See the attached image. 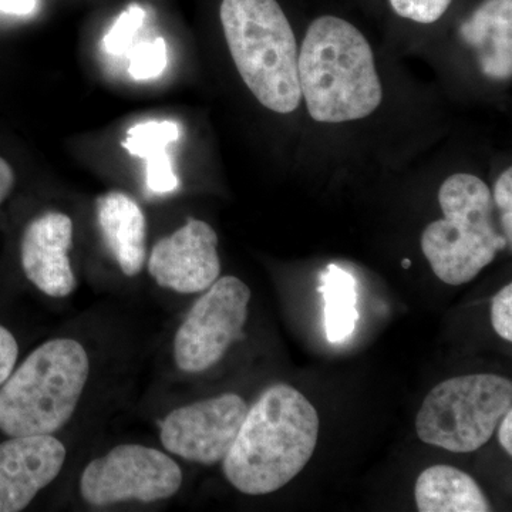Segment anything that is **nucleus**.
<instances>
[{
  "label": "nucleus",
  "mask_w": 512,
  "mask_h": 512,
  "mask_svg": "<svg viewBox=\"0 0 512 512\" xmlns=\"http://www.w3.org/2000/svg\"><path fill=\"white\" fill-rule=\"evenodd\" d=\"M511 409L512 383L505 377H454L427 394L416 417L417 436L451 453H473L493 439Z\"/></svg>",
  "instance_id": "423d86ee"
},
{
  "label": "nucleus",
  "mask_w": 512,
  "mask_h": 512,
  "mask_svg": "<svg viewBox=\"0 0 512 512\" xmlns=\"http://www.w3.org/2000/svg\"><path fill=\"white\" fill-rule=\"evenodd\" d=\"M318 291L325 302V332L330 343H342L355 332L360 315L357 311L355 276L340 266L329 265L320 274Z\"/></svg>",
  "instance_id": "f3484780"
},
{
  "label": "nucleus",
  "mask_w": 512,
  "mask_h": 512,
  "mask_svg": "<svg viewBox=\"0 0 512 512\" xmlns=\"http://www.w3.org/2000/svg\"><path fill=\"white\" fill-rule=\"evenodd\" d=\"M439 202L444 218L424 229L421 249L441 282L468 284L510 247L495 227L493 194L476 175L454 174L441 185Z\"/></svg>",
  "instance_id": "39448f33"
},
{
  "label": "nucleus",
  "mask_w": 512,
  "mask_h": 512,
  "mask_svg": "<svg viewBox=\"0 0 512 512\" xmlns=\"http://www.w3.org/2000/svg\"><path fill=\"white\" fill-rule=\"evenodd\" d=\"M73 221L63 212H46L35 218L20 245L22 268L30 282L47 296L66 298L76 289L70 264Z\"/></svg>",
  "instance_id": "f8f14e48"
},
{
  "label": "nucleus",
  "mask_w": 512,
  "mask_h": 512,
  "mask_svg": "<svg viewBox=\"0 0 512 512\" xmlns=\"http://www.w3.org/2000/svg\"><path fill=\"white\" fill-rule=\"evenodd\" d=\"M89 373V356L77 340L43 343L0 384V431L20 437L63 429L76 412Z\"/></svg>",
  "instance_id": "20e7f679"
},
{
  "label": "nucleus",
  "mask_w": 512,
  "mask_h": 512,
  "mask_svg": "<svg viewBox=\"0 0 512 512\" xmlns=\"http://www.w3.org/2000/svg\"><path fill=\"white\" fill-rule=\"evenodd\" d=\"M19 346L15 336L0 325V384L5 382L18 362Z\"/></svg>",
  "instance_id": "5701e85b"
},
{
  "label": "nucleus",
  "mask_w": 512,
  "mask_h": 512,
  "mask_svg": "<svg viewBox=\"0 0 512 512\" xmlns=\"http://www.w3.org/2000/svg\"><path fill=\"white\" fill-rule=\"evenodd\" d=\"M128 73L134 80L156 79L167 66V45L163 37L140 43L130 52Z\"/></svg>",
  "instance_id": "a211bd4d"
},
{
  "label": "nucleus",
  "mask_w": 512,
  "mask_h": 512,
  "mask_svg": "<svg viewBox=\"0 0 512 512\" xmlns=\"http://www.w3.org/2000/svg\"><path fill=\"white\" fill-rule=\"evenodd\" d=\"M247 412V402L235 393L188 404L165 417L161 443L184 460L214 466L227 457Z\"/></svg>",
  "instance_id": "1a4fd4ad"
},
{
  "label": "nucleus",
  "mask_w": 512,
  "mask_h": 512,
  "mask_svg": "<svg viewBox=\"0 0 512 512\" xmlns=\"http://www.w3.org/2000/svg\"><path fill=\"white\" fill-rule=\"evenodd\" d=\"M251 291L235 276L218 278L192 305L174 339V359L183 372L201 373L217 365L244 336Z\"/></svg>",
  "instance_id": "6e6552de"
},
{
  "label": "nucleus",
  "mask_w": 512,
  "mask_h": 512,
  "mask_svg": "<svg viewBox=\"0 0 512 512\" xmlns=\"http://www.w3.org/2000/svg\"><path fill=\"white\" fill-rule=\"evenodd\" d=\"M220 16L235 66L259 103L279 114L298 109V46L279 3L222 0Z\"/></svg>",
  "instance_id": "7ed1b4c3"
},
{
  "label": "nucleus",
  "mask_w": 512,
  "mask_h": 512,
  "mask_svg": "<svg viewBox=\"0 0 512 512\" xmlns=\"http://www.w3.org/2000/svg\"><path fill=\"white\" fill-rule=\"evenodd\" d=\"M402 265L404 269H409L412 266V261L410 259H403Z\"/></svg>",
  "instance_id": "bb28decb"
},
{
  "label": "nucleus",
  "mask_w": 512,
  "mask_h": 512,
  "mask_svg": "<svg viewBox=\"0 0 512 512\" xmlns=\"http://www.w3.org/2000/svg\"><path fill=\"white\" fill-rule=\"evenodd\" d=\"M178 137L180 128L174 121L153 120L131 127L123 141V147L131 156L146 160L148 190L156 194H165L178 187V180L167 153L168 144L177 141Z\"/></svg>",
  "instance_id": "dca6fc26"
},
{
  "label": "nucleus",
  "mask_w": 512,
  "mask_h": 512,
  "mask_svg": "<svg viewBox=\"0 0 512 512\" xmlns=\"http://www.w3.org/2000/svg\"><path fill=\"white\" fill-rule=\"evenodd\" d=\"M298 73L306 107L319 123L365 119L382 103L369 42L352 23L336 16L313 20L299 53Z\"/></svg>",
  "instance_id": "f03ea898"
},
{
  "label": "nucleus",
  "mask_w": 512,
  "mask_h": 512,
  "mask_svg": "<svg viewBox=\"0 0 512 512\" xmlns=\"http://www.w3.org/2000/svg\"><path fill=\"white\" fill-rule=\"evenodd\" d=\"M319 416L295 387H268L248 409L237 439L222 461L232 487L247 495L281 490L315 453Z\"/></svg>",
  "instance_id": "f257e3e1"
},
{
  "label": "nucleus",
  "mask_w": 512,
  "mask_h": 512,
  "mask_svg": "<svg viewBox=\"0 0 512 512\" xmlns=\"http://www.w3.org/2000/svg\"><path fill=\"white\" fill-rule=\"evenodd\" d=\"M498 440L508 456L512 454V409L507 412L498 424Z\"/></svg>",
  "instance_id": "a878e982"
},
{
  "label": "nucleus",
  "mask_w": 512,
  "mask_h": 512,
  "mask_svg": "<svg viewBox=\"0 0 512 512\" xmlns=\"http://www.w3.org/2000/svg\"><path fill=\"white\" fill-rule=\"evenodd\" d=\"M66 461V447L53 434L20 436L0 444V512L25 510L52 484Z\"/></svg>",
  "instance_id": "9b49d317"
},
{
  "label": "nucleus",
  "mask_w": 512,
  "mask_h": 512,
  "mask_svg": "<svg viewBox=\"0 0 512 512\" xmlns=\"http://www.w3.org/2000/svg\"><path fill=\"white\" fill-rule=\"evenodd\" d=\"M146 10L138 5L128 6L114 23L113 28L104 36V49L114 56L126 55L133 45L136 33L143 26Z\"/></svg>",
  "instance_id": "6ab92c4d"
},
{
  "label": "nucleus",
  "mask_w": 512,
  "mask_h": 512,
  "mask_svg": "<svg viewBox=\"0 0 512 512\" xmlns=\"http://www.w3.org/2000/svg\"><path fill=\"white\" fill-rule=\"evenodd\" d=\"M96 212L104 242L123 274H140L147 254V221L140 205L124 192L110 191L97 198Z\"/></svg>",
  "instance_id": "ddd939ff"
},
{
  "label": "nucleus",
  "mask_w": 512,
  "mask_h": 512,
  "mask_svg": "<svg viewBox=\"0 0 512 512\" xmlns=\"http://www.w3.org/2000/svg\"><path fill=\"white\" fill-rule=\"evenodd\" d=\"M217 232L210 224L190 218L174 234L154 245L148 272L161 288L178 293H198L221 275Z\"/></svg>",
  "instance_id": "9d476101"
},
{
  "label": "nucleus",
  "mask_w": 512,
  "mask_h": 512,
  "mask_svg": "<svg viewBox=\"0 0 512 512\" xmlns=\"http://www.w3.org/2000/svg\"><path fill=\"white\" fill-rule=\"evenodd\" d=\"M15 185V173L8 161L0 157V204L9 197Z\"/></svg>",
  "instance_id": "b1692460"
},
{
  "label": "nucleus",
  "mask_w": 512,
  "mask_h": 512,
  "mask_svg": "<svg viewBox=\"0 0 512 512\" xmlns=\"http://www.w3.org/2000/svg\"><path fill=\"white\" fill-rule=\"evenodd\" d=\"M181 484L183 471L163 451L123 444L84 468L80 493L93 507L124 501L150 504L173 497Z\"/></svg>",
  "instance_id": "0eeeda50"
},
{
  "label": "nucleus",
  "mask_w": 512,
  "mask_h": 512,
  "mask_svg": "<svg viewBox=\"0 0 512 512\" xmlns=\"http://www.w3.org/2000/svg\"><path fill=\"white\" fill-rule=\"evenodd\" d=\"M420 512H488V503L480 485L464 471L451 466H433L424 470L414 487Z\"/></svg>",
  "instance_id": "2eb2a0df"
},
{
  "label": "nucleus",
  "mask_w": 512,
  "mask_h": 512,
  "mask_svg": "<svg viewBox=\"0 0 512 512\" xmlns=\"http://www.w3.org/2000/svg\"><path fill=\"white\" fill-rule=\"evenodd\" d=\"M493 200L495 207L501 211L503 235L511 247L512 241V170L508 168L495 183Z\"/></svg>",
  "instance_id": "4be33fe9"
},
{
  "label": "nucleus",
  "mask_w": 512,
  "mask_h": 512,
  "mask_svg": "<svg viewBox=\"0 0 512 512\" xmlns=\"http://www.w3.org/2000/svg\"><path fill=\"white\" fill-rule=\"evenodd\" d=\"M491 322L498 336L512 340V285L508 284L495 295L491 305Z\"/></svg>",
  "instance_id": "412c9836"
},
{
  "label": "nucleus",
  "mask_w": 512,
  "mask_h": 512,
  "mask_svg": "<svg viewBox=\"0 0 512 512\" xmlns=\"http://www.w3.org/2000/svg\"><path fill=\"white\" fill-rule=\"evenodd\" d=\"M460 35L478 56L481 70L491 79L512 74V0H485L461 25Z\"/></svg>",
  "instance_id": "4468645a"
},
{
  "label": "nucleus",
  "mask_w": 512,
  "mask_h": 512,
  "mask_svg": "<svg viewBox=\"0 0 512 512\" xmlns=\"http://www.w3.org/2000/svg\"><path fill=\"white\" fill-rule=\"evenodd\" d=\"M453 0H390L397 15L421 25L437 22L450 8Z\"/></svg>",
  "instance_id": "aec40b11"
},
{
  "label": "nucleus",
  "mask_w": 512,
  "mask_h": 512,
  "mask_svg": "<svg viewBox=\"0 0 512 512\" xmlns=\"http://www.w3.org/2000/svg\"><path fill=\"white\" fill-rule=\"evenodd\" d=\"M36 9V0H0V10L10 15H29Z\"/></svg>",
  "instance_id": "393cba45"
}]
</instances>
